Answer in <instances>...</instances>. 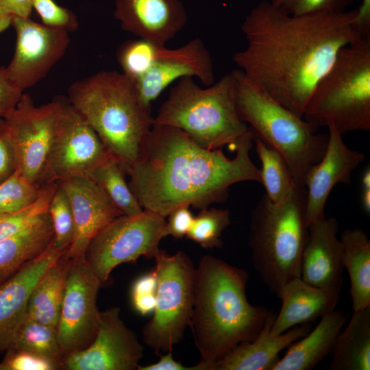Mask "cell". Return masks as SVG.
<instances>
[{"mask_svg":"<svg viewBox=\"0 0 370 370\" xmlns=\"http://www.w3.org/2000/svg\"><path fill=\"white\" fill-rule=\"evenodd\" d=\"M303 118L317 127L332 125L341 135L370 130V38L339 51L314 88Z\"/></svg>","mask_w":370,"mask_h":370,"instance_id":"cell-8","label":"cell"},{"mask_svg":"<svg viewBox=\"0 0 370 370\" xmlns=\"http://www.w3.org/2000/svg\"><path fill=\"white\" fill-rule=\"evenodd\" d=\"M16 44L10 64L5 67L10 81L24 91L43 79L65 53L69 31L13 16Z\"/></svg>","mask_w":370,"mask_h":370,"instance_id":"cell-14","label":"cell"},{"mask_svg":"<svg viewBox=\"0 0 370 370\" xmlns=\"http://www.w3.org/2000/svg\"><path fill=\"white\" fill-rule=\"evenodd\" d=\"M71 261L64 251L42 275L31 293L27 317L56 328Z\"/></svg>","mask_w":370,"mask_h":370,"instance_id":"cell-27","label":"cell"},{"mask_svg":"<svg viewBox=\"0 0 370 370\" xmlns=\"http://www.w3.org/2000/svg\"><path fill=\"white\" fill-rule=\"evenodd\" d=\"M23 91L8 78L4 66L0 67V118L7 116L17 105Z\"/></svg>","mask_w":370,"mask_h":370,"instance_id":"cell-41","label":"cell"},{"mask_svg":"<svg viewBox=\"0 0 370 370\" xmlns=\"http://www.w3.org/2000/svg\"><path fill=\"white\" fill-rule=\"evenodd\" d=\"M347 315L332 310L320 318L317 326L288 347L272 370H310L332 353Z\"/></svg>","mask_w":370,"mask_h":370,"instance_id":"cell-24","label":"cell"},{"mask_svg":"<svg viewBox=\"0 0 370 370\" xmlns=\"http://www.w3.org/2000/svg\"><path fill=\"white\" fill-rule=\"evenodd\" d=\"M354 0H270L275 7L291 15L334 13L347 10Z\"/></svg>","mask_w":370,"mask_h":370,"instance_id":"cell-37","label":"cell"},{"mask_svg":"<svg viewBox=\"0 0 370 370\" xmlns=\"http://www.w3.org/2000/svg\"><path fill=\"white\" fill-rule=\"evenodd\" d=\"M338 221L325 217L308 225L302 252L300 278L321 288L341 291L343 266L341 243L337 236Z\"/></svg>","mask_w":370,"mask_h":370,"instance_id":"cell-19","label":"cell"},{"mask_svg":"<svg viewBox=\"0 0 370 370\" xmlns=\"http://www.w3.org/2000/svg\"><path fill=\"white\" fill-rule=\"evenodd\" d=\"M67 99L127 172L153 125L132 81L123 73L99 72L72 84Z\"/></svg>","mask_w":370,"mask_h":370,"instance_id":"cell-4","label":"cell"},{"mask_svg":"<svg viewBox=\"0 0 370 370\" xmlns=\"http://www.w3.org/2000/svg\"><path fill=\"white\" fill-rule=\"evenodd\" d=\"M158 285L152 318L143 329L144 343L157 354L171 352L190 326L196 268L182 251L160 249L154 256Z\"/></svg>","mask_w":370,"mask_h":370,"instance_id":"cell-9","label":"cell"},{"mask_svg":"<svg viewBox=\"0 0 370 370\" xmlns=\"http://www.w3.org/2000/svg\"><path fill=\"white\" fill-rule=\"evenodd\" d=\"M101 284L84 258L71 259L56 327L64 357L93 341L99 323L97 300Z\"/></svg>","mask_w":370,"mask_h":370,"instance_id":"cell-13","label":"cell"},{"mask_svg":"<svg viewBox=\"0 0 370 370\" xmlns=\"http://www.w3.org/2000/svg\"><path fill=\"white\" fill-rule=\"evenodd\" d=\"M340 293L310 285L300 278L290 280L278 296L282 301V307L275 316L271 333L280 334L296 325L320 319L334 310Z\"/></svg>","mask_w":370,"mask_h":370,"instance_id":"cell-23","label":"cell"},{"mask_svg":"<svg viewBox=\"0 0 370 370\" xmlns=\"http://www.w3.org/2000/svg\"><path fill=\"white\" fill-rule=\"evenodd\" d=\"M247 272L212 256L196 268L190 328L205 370L254 340L271 311L247 297Z\"/></svg>","mask_w":370,"mask_h":370,"instance_id":"cell-3","label":"cell"},{"mask_svg":"<svg viewBox=\"0 0 370 370\" xmlns=\"http://www.w3.org/2000/svg\"><path fill=\"white\" fill-rule=\"evenodd\" d=\"M153 124L180 129L207 149L233 145L249 130L237 110L234 71L205 88L191 77L181 78L171 88Z\"/></svg>","mask_w":370,"mask_h":370,"instance_id":"cell-7","label":"cell"},{"mask_svg":"<svg viewBox=\"0 0 370 370\" xmlns=\"http://www.w3.org/2000/svg\"><path fill=\"white\" fill-rule=\"evenodd\" d=\"M341 259L347 271L354 311L370 306V241L360 228L345 230L339 238Z\"/></svg>","mask_w":370,"mask_h":370,"instance_id":"cell-26","label":"cell"},{"mask_svg":"<svg viewBox=\"0 0 370 370\" xmlns=\"http://www.w3.org/2000/svg\"><path fill=\"white\" fill-rule=\"evenodd\" d=\"M12 16L11 15H0V33L11 25Z\"/></svg>","mask_w":370,"mask_h":370,"instance_id":"cell-48","label":"cell"},{"mask_svg":"<svg viewBox=\"0 0 370 370\" xmlns=\"http://www.w3.org/2000/svg\"><path fill=\"white\" fill-rule=\"evenodd\" d=\"M165 223V218L145 210L136 215H120L90 241L84 260L103 283L118 265L141 256L154 258Z\"/></svg>","mask_w":370,"mask_h":370,"instance_id":"cell-10","label":"cell"},{"mask_svg":"<svg viewBox=\"0 0 370 370\" xmlns=\"http://www.w3.org/2000/svg\"><path fill=\"white\" fill-rule=\"evenodd\" d=\"M234 73L240 117L255 136L281 154L295 184L304 186L307 174L325 152L328 134H317L318 127L285 108L240 70Z\"/></svg>","mask_w":370,"mask_h":370,"instance_id":"cell-6","label":"cell"},{"mask_svg":"<svg viewBox=\"0 0 370 370\" xmlns=\"http://www.w3.org/2000/svg\"><path fill=\"white\" fill-rule=\"evenodd\" d=\"M166 217L168 221L162 229V237L171 236L177 239L186 237L194 219L190 206H179L173 210Z\"/></svg>","mask_w":370,"mask_h":370,"instance_id":"cell-40","label":"cell"},{"mask_svg":"<svg viewBox=\"0 0 370 370\" xmlns=\"http://www.w3.org/2000/svg\"><path fill=\"white\" fill-rule=\"evenodd\" d=\"M306 189L296 184L275 204L264 195L251 212L249 245L255 270L277 297L283 286L300 278L302 252L307 240Z\"/></svg>","mask_w":370,"mask_h":370,"instance_id":"cell-5","label":"cell"},{"mask_svg":"<svg viewBox=\"0 0 370 370\" xmlns=\"http://www.w3.org/2000/svg\"><path fill=\"white\" fill-rule=\"evenodd\" d=\"M65 251L52 244L0 285V352L12 345L27 316L31 293L45 272Z\"/></svg>","mask_w":370,"mask_h":370,"instance_id":"cell-20","label":"cell"},{"mask_svg":"<svg viewBox=\"0 0 370 370\" xmlns=\"http://www.w3.org/2000/svg\"><path fill=\"white\" fill-rule=\"evenodd\" d=\"M10 348L28 352L49 359L56 363L60 369L64 358L56 328L27 317Z\"/></svg>","mask_w":370,"mask_h":370,"instance_id":"cell-31","label":"cell"},{"mask_svg":"<svg viewBox=\"0 0 370 370\" xmlns=\"http://www.w3.org/2000/svg\"><path fill=\"white\" fill-rule=\"evenodd\" d=\"M56 130L40 186L89 177L111 156L103 143L65 97H60Z\"/></svg>","mask_w":370,"mask_h":370,"instance_id":"cell-11","label":"cell"},{"mask_svg":"<svg viewBox=\"0 0 370 370\" xmlns=\"http://www.w3.org/2000/svg\"><path fill=\"white\" fill-rule=\"evenodd\" d=\"M60 108V96L36 106L32 97L23 92L16 107L3 118L4 129L14 150L16 171L39 186L53 142Z\"/></svg>","mask_w":370,"mask_h":370,"instance_id":"cell-12","label":"cell"},{"mask_svg":"<svg viewBox=\"0 0 370 370\" xmlns=\"http://www.w3.org/2000/svg\"><path fill=\"white\" fill-rule=\"evenodd\" d=\"M57 182L42 186L35 202L20 210L0 213V241L20 232L38 217L48 212Z\"/></svg>","mask_w":370,"mask_h":370,"instance_id":"cell-35","label":"cell"},{"mask_svg":"<svg viewBox=\"0 0 370 370\" xmlns=\"http://www.w3.org/2000/svg\"><path fill=\"white\" fill-rule=\"evenodd\" d=\"M328 142L321 160L307 174L306 219L308 225L325 217V206L332 188L349 184L352 173L364 161L365 154L349 148L333 126L328 125Z\"/></svg>","mask_w":370,"mask_h":370,"instance_id":"cell-17","label":"cell"},{"mask_svg":"<svg viewBox=\"0 0 370 370\" xmlns=\"http://www.w3.org/2000/svg\"><path fill=\"white\" fill-rule=\"evenodd\" d=\"M126 174L121 163L110 156L94 169L89 178L103 190L122 214L136 215L143 209L126 181Z\"/></svg>","mask_w":370,"mask_h":370,"instance_id":"cell-29","label":"cell"},{"mask_svg":"<svg viewBox=\"0 0 370 370\" xmlns=\"http://www.w3.org/2000/svg\"><path fill=\"white\" fill-rule=\"evenodd\" d=\"M275 314H269L263 328L252 341L236 347L212 364L209 370H272L284 349L307 334L311 323L296 325L280 334L271 333Z\"/></svg>","mask_w":370,"mask_h":370,"instance_id":"cell-22","label":"cell"},{"mask_svg":"<svg viewBox=\"0 0 370 370\" xmlns=\"http://www.w3.org/2000/svg\"><path fill=\"white\" fill-rule=\"evenodd\" d=\"M332 354L330 370L370 369V306L354 311Z\"/></svg>","mask_w":370,"mask_h":370,"instance_id":"cell-28","label":"cell"},{"mask_svg":"<svg viewBox=\"0 0 370 370\" xmlns=\"http://www.w3.org/2000/svg\"><path fill=\"white\" fill-rule=\"evenodd\" d=\"M186 77H195L207 86L215 82L210 53L199 38L176 49L166 48L149 70L132 82L141 103L151 109L163 90Z\"/></svg>","mask_w":370,"mask_h":370,"instance_id":"cell-16","label":"cell"},{"mask_svg":"<svg viewBox=\"0 0 370 370\" xmlns=\"http://www.w3.org/2000/svg\"><path fill=\"white\" fill-rule=\"evenodd\" d=\"M353 25L362 38H370V0H362L356 10Z\"/></svg>","mask_w":370,"mask_h":370,"instance_id":"cell-46","label":"cell"},{"mask_svg":"<svg viewBox=\"0 0 370 370\" xmlns=\"http://www.w3.org/2000/svg\"><path fill=\"white\" fill-rule=\"evenodd\" d=\"M228 210L215 208L201 209L194 219L186 238L205 249L222 246V234L230 225Z\"/></svg>","mask_w":370,"mask_h":370,"instance_id":"cell-33","label":"cell"},{"mask_svg":"<svg viewBox=\"0 0 370 370\" xmlns=\"http://www.w3.org/2000/svg\"><path fill=\"white\" fill-rule=\"evenodd\" d=\"M254 143L262 165L261 184L265 188V195L271 201L280 203L296 185L288 166L280 153L260 138L254 136Z\"/></svg>","mask_w":370,"mask_h":370,"instance_id":"cell-30","label":"cell"},{"mask_svg":"<svg viewBox=\"0 0 370 370\" xmlns=\"http://www.w3.org/2000/svg\"><path fill=\"white\" fill-rule=\"evenodd\" d=\"M34 0H0V15L29 17Z\"/></svg>","mask_w":370,"mask_h":370,"instance_id":"cell-45","label":"cell"},{"mask_svg":"<svg viewBox=\"0 0 370 370\" xmlns=\"http://www.w3.org/2000/svg\"><path fill=\"white\" fill-rule=\"evenodd\" d=\"M356 10L291 15L263 0L242 23L247 45L233 61L247 79L303 117L339 51L362 38L353 25Z\"/></svg>","mask_w":370,"mask_h":370,"instance_id":"cell-1","label":"cell"},{"mask_svg":"<svg viewBox=\"0 0 370 370\" xmlns=\"http://www.w3.org/2000/svg\"><path fill=\"white\" fill-rule=\"evenodd\" d=\"M361 205L365 213H370V169L367 168L361 178Z\"/></svg>","mask_w":370,"mask_h":370,"instance_id":"cell-47","label":"cell"},{"mask_svg":"<svg viewBox=\"0 0 370 370\" xmlns=\"http://www.w3.org/2000/svg\"><path fill=\"white\" fill-rule=\"evenodd\" d=\"M16 171L14 150L3 127L0 129V184Z\"/></svg>","mask_w":370,"mask_h":370,"instance_id":"cell-42","label":"cell"},{"mask_svg":"<svg viewBox=\"0 0 370 370\" xmlns=\"http://www.w3.org/2000/svg\"><path fill=\"white\" fill-rule=\"evenodd\" d=\"M254 134L234 144L236 156L207 149L180 129L153 124L134 164L129 186L143 210L164 218L187 205L197 209L225 201L229 188L242 182L261 184L260 171L250 158Z\"/></svg>","mask_w":370,"mask_h":370,"instance_id":"cell-2","label":"cell"},{"mask_svg":"<svg viewBox=\"0 0 370 370\" xmlns=\"http://www.w3.org/2000/svg\"><path fill=\"white\" fill-rule=\"evenodd\" d=\"M114 16L126 32L165 44L185 26L187 13L180 0H114Z\"/></svg>","mask_w":370,"mask_h":370,"instance_id":"cell-21","label":"cell"},{"mask_svg":"<svg viewBox=\"0 0 370 370\" xmlns=\"http://www.w3.org/2000/svg\"><path fill=\"white\" fill-rule=\"evenodd\" d=\"M138 370H204L201 362L194 366H184L176 361L172 356L171 352L160 356V359L155 363L138 367Z\"/></svg>","mask_w":370,"mask_h":370,"instance_id":"cell-44","label":"cell"},{"mask_svg":"<svg viewBox=\"0 0 370 370\" xmlns=\"http://www.w3.org/2000/svg\"><path fill=\"white\" fill-rule=\"evenodd\" d=\"M0 362V370H56L60 367L49 359L25 352L9 348Z\"/></svg>","mask_w":370,"mask_h":370,"instance_id":"cell-38","label":"cell"},{"mask_svg":"<svg viewBox=\"0 0 370 370\" xmlns=\"http://www.w3.org/2000/svg\"><path fill=\"white\" fill-rule=\"evenodd\" d=\"M33 8L39 14L42 24L67 31L77 27L75 15L69 10L58 5L53 0H34Z\"/></svg>","mask_w":370,"mask_h":370,"instance_id":"cell-39","label":"cell"},{"mask_svg":"<svg viewBox=\"0 0 370 370\" xmlns=\"http://www.w3.org/2000/svg\"><path fill=\"white\" fill-rule=\"evenodd\" d=\"M4 125V119L3 118H0V129H1Z\"/></svg>","mask_w":370,"mask_h":370,"instance_id":"cell-49","label":"cell"},{"mask_svg":"<svg viewBox=\"0 0 370 370\" xmlns=\"http://www.w3.org/2000/svg\"><path fill=\"white\" fill-rule=\"evenodd\" d=\"M53 227L49 212L28 226L0 241V285L42 254L53 243Z\"/></svg>","mask_w":370,"mask_h":370,"instance_id":"cell-25","label":"cell"},{"mask_svg":"<svg viewBox=\"0 0 370 370\" xmlns=\"http://www.w3.org/2000/svg\"><path fill=\"white\" fill-rule=\"evenodd\" d=\"M58 183L69 197L75 221L74 238L65 253L71 259L82 258L93 237L122 214L89 177H73Z\"/></svg>","mask_w":370,"mask_h":370,"instance_id":"cell-18","label":"cell"},{"mask_svg":"<svg viewBox=\"0 0 370 370\" xmlns=\"http://www.w3.org/2000/svg\"><path fill=\"white\" fill-rule=\"evenodd\" d=\"M41 187L16 171L0 184V213L16 212L29 206L38 198Z\"/></svg>","mask_w":370,"mask_h":370,"instance_id":"cell-36","label":"cell"},{"mask_svg":"<svg viewBox=\"0 0 370 370\" xmlns=\"http://www.w3.org/2000/svg\"><path fill=\"white\" fill-rule=\"evenodd\" d=\"M158 280L154 269L138 278L131 289V299L156 296Z\"/></svg>","mask_w":370,"mask_h":370,"instance_id":"cell-43","label":"cell"},{"mask_svg":"<svg viewBox=\"0 0 370 370\" xmlns=\"http://www.w3.org/2000/svg\"><path fill=\"white\" fill-rule=\"evenodd\" d=\"M54 236L53 246L60 251H66L75 236V221L69 197L62 186L57 182L49 206Z\"/></svg>","mask_w":370,"mask_h":370,"instance_id":"cell-34","label":"cell"},{"mask_svg":"<svg viewBox=\"0 0 370 370\" xmlns=\"http://www.w3.org/2000/svg\"><path fill=\"white\" fill-rule=\"evenodd\" d=\"M143 356L136 335L121 318V309L100 311L96 335L86 347L66 355L60 369L66 370H134Z\"/></svg>","mask_w":370,"mask_h":370,"instance_id":"cell-15","label":"cell"},{"mask_svg":"<svg viewBox=\"0 0 370 370\" xmlns=\"http://www.w3.org/2000/svg\"><path fill=\"white\" fill-rule=\"evenodd\" d=\"M166 48L165 44L139 38L123 42L117 50L116 58L122 73L133 81L146 73Z\"/></svg>","mask_w":370,"mask_h":370,"instance_id":"cell-32","label":"cell"}]
</instances>
